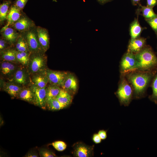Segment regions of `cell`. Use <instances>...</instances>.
<instances>
[{
    "instance_id": "obj_1",
    "label": "cell",
    "mask_w": 157,
    "mask_h": 157,
    "mask_svg": "<svg viewBox=\"0 0 157 157\" xmlns=\"http://www.w3.org/2000/svg\"><path fill=\"white\" fill-rule=\"evenodd\" d=\"M156 69L147 71L134 70L123 74L133 88V99H140L146 96L147 89L151 84Z\"/></svg>"
},
{
    "instance_id": "obj_2",
    "label": "cell",
    "mask_w": 157,
    "mask_h": 157,
    "mask_svg": "<svg viewBox=\"0 0 157 157\" xmlns=\"http://www.w3.org/2000/svg\"><path fill=\"white\" fill-rule=\"evenodd\" d=\"M135 55L137 65L135 70L150 71L157 68V56L150 46L146 45Z\"/></svg>"
},
{
    "instance_id": "obj_3",
    "label": "cell",
    "mask_w": 157,
    "mask_h": 157,
    "mask_svg": "<svg viewBox=\"0 0 157 157\" xmlns=\"http://www.w3.org/2000/svg\"><path fill=\"white\" fill-rule=\"evenodd\" d=\"M115 94L121 106H128L133 99V88L123 74L120 73L118 87Z\"/></svg>"
},
{
    "instance_id": "obj_4",
    "label": "cell",
    "mask_w": 157,
    "mask_h": 157,
    "mask_svg": "<svg viewBox=\"0 0 157 157\" xmlns=\"http://www.w3.org/2000/svg\"><path fill=\"white\" fill-rule=\"evenodd\" d=\"M47 56L44 52L31 53L27 67L30 76L44 72L48 68Z\"/></svg>"
},
{
    "instance_id": "obj_5",
    "label": "cell",
    "mask_w": 157,
    "mask_h": 157,
    "mask_svg": "<svg viewBox=\"0 0 157 157\" xmlns=\"http://www.w3.org/2000/svg\"><path fill=\"white\" fill-rule=\"evenodd\" d=\"M137 65V61L135 54L127 51L123 56L119 65L120 73L125 74L135 70Z\"/></svg>"
},
{
    "instance_id": "obj_6",
    "label": "cell",
    "mask_w": 157,
    "mask_h": 157,
    "mask_svg": "<svg viewBox=\"0 0 157 157\" xmlns=\"http://www.w3.org/2000/svg\"><path fill=\"white\" fill-rule=\"evenodd\" d=\"M20 65L19 63L1 60L0 78L5 81H10Z\"/></svg>"
},
{
    "instance_id": "obj_7",
    "label": "cell",
    "mask_w": 157,
    "mask_h": 157,
    "mask_svg": "<svg viewBox=\"0 0 157 157\" xmlns=\"http://www.w3.org/2000/svg\"><path fill=\"white\" fill-rule=\"evenodd\" d=\"M24 37L31 53L44 52L39 43L36 28H31L27 31Z\"/></svg>"
},
{
    "instance_id": "obj_8",
    "label": "cell",
    "mask_w": 157,
    "mask_h": 157,
    "mask_svg": "<svg viewBox=\"0 0 157 157\" xmlns=\"http://www.w3.org/2000/svg\"><path fill=\"white\" fill-rule=\"evenodd\" d=\"M10 81L23 86L30 85L31 84V76L27 67L20 65Z\"/></svg>"
},
{
    "instance_id": "obj_9",
    "label": "cell",
    "mask_w": 157,
    "mask_h": 157,
    "mask_svg": "<svg viewBox=\"0 0 157 157\" xmlns=\"http://www.w3.org/2000/svg\"><path fill=\"white\" fill-rule=\"evenodd\" d=\"M31 87L33 91L34 99L33 104L43 109L47 107L46 87L44 88H40L31 84Z\"/></svg>"
},
{
    "instance_id": "obj_10",
    "label": "cell",
    "mask_w": 157,
    "mask_h": 157,
    "mask_svg": "<svg viewBox=\"0 0 157 157\" xmlns=\"http://www.w3.org/2000/svg\"><path fill=\"white\" fill-rule=\"evenodd\" d=\"M61 87L71 95L74 94L78 88V80L75 75L67 72Z\"/></svg>"
},
{
    "instance_id": "obj_11",
    "label": "cell",
    "mask_w": 157,
    "mask_h": 157,
    "mask_svg": "<svg viewBox=\"0 0 157 157\" xmlns=\"http://www.w3.org/2000/svg\"><path fill=\"white\" fill-rule=\"evenodd\" d=\"M24 87L13 81H6L0 78L1 89L12 98H16Z\"/></svg>"
},
{
    "instance_id": "obj_12",
    "label": "cell",
    "mask_w": 157,
    "mask_h": 157,
    "mask_svg": "<svg viewBox=\"0 0 157 157\" xmlns=\"http://www.w3.org/2000/svg\"><path fill=\"white\" fill-rule=\"evenodd\" d=\"M66 72L53 70L48 68L45 70L49 83L58 85L60 87L64 80Z\"/></svg>"
},
{
    "instance_id": "obj_13",
    "label": "cell",
    "mask_w": 157,
    "mask_h": 157,
    "mask_svg": "<svg viewBox=\"0 0 157 157\" xmlns=\"http://www.w3.org/2000/svg\"><path fill=\"white\" fill-rule=\"evenodd\" d=\"M73 154L76 157H89L93 156L94 146L88 145L81 142H78L73 146Z\"/></svg>"
},
{
    "instance_id": "obj_14",
    "label": "cell",
    "mask_w": 157,
    "mask_h": 157,
    "mask_svg": "<svg viewBox=\"0 0 157 157\" xmlns=\"http://www.w3.org/2000/svg\"><path fill=\"white\" fill-rule=\"evenodd\" d=\"M36 29L39 43L43 51L45 53L49 46L48 31L46 29L39 26L36 27Z\"/></svg>"
},
{
    "instance_id": "obj_15",
    "label": "cell",
    "mask_w": 157,
    "mask_h": 157,
    "mask_svg": "<svg viewBox=\"0 0 157 157\" xmlns=\"http://www.w3.org/2000/svg\"><path fill=\"white\" fill-rule=\"evenodd\" d=\"M146 45V39L144 38L130 39L127 51L135 54L140 51Z\"/></svg>"
},
{
    "instance_id": "obj_16",
    "label": "cell",
    "mask_w": 157,
    "mask_h": 157,
    "mask_svg": "<svg viewBox=\"0 0 157 157\" xmlns=\"http://www.w3.org/2000/svg\"><path fill=\"white\" fill-rule=\"evenodd\" d=\"M20 11L14 4L11 7L7 17V24L1 29V32L9 26L13 25L21 17Z\"/></svg>"
},
{
    "instance_id": "obj_17",
    "label": "cell",
    "mask_w": 157,
    "mask_h": 157,
    "mask_svg": "<svg viewBox=\"0 0 157 157\" xmlns=\"http://www.w3.org/2000/svg\"><path fill=\"white\" fill-rule=\"evenodd\" d=\"M33 23L28 18L21 17L13 25V27L16 30L23 32H26L32 27Z\"/></svg>"
},
{
    "instance_id": "obj_18",
    "label": "cell",
    "mask_w": 157,
    "mask_h": 157,
    "mask_svg": "<svg viewBox=\"0 0 157 157\" xmlns=\"http://www.w3.org/2000/svg\"><path fill=\"white\" fill-rule=\"evenodd\" d=\"M2 38L10 45L15 44L19 36L15 28L9 27L1 32Z\"/></svg>"
},
{
    "instance_id": "obj_19",
    "label": "cell",
    "mask_w": 157,
    "mask_h": 157,
    "mask_svg": "<svg viewBox=\"0 0 157 157\" xmlns=\"http://www.w3.org/2000/svg\"><path fill=\"white\" fill-rule=\"evenodd\" d=\"M31 83L40 88L46 87L49 83L45 71L31 76Z\"/></svg>"
},
{
    "instance_id": "obj_20",
    "label": "cell",
    "mask_w": 157,
    "mask_h": 157,
    "mask_svg": "<svg viewBox=\"0 0 157 157\" xmlns=\"http://www.w3.org/2000/svg\"><path fill=\"white\" fill-rule=\"evenodd\" d=\"M16 98L33 104L34 95L30 85L24 86Z\"/></svg>"
},
{
    "instance_id": "obj_21",
    "label": "cell",
    "mask_w": 157,
    "mask_h": 157,
    "mask_svg": "<svg viewBox=\"0 0 157 157\" xmlns=\"http://www.w3.org/2000/svg\"><path fill=\"white\" fill-rule=\"evenodd\" d=\"M144 28L140 25L138 20V16L132 22L130 26V35L131 39H135L140 37V35Z\"/></svg>"
},
{
    "instance_id": "obj_22",
    "label": "cell",
    "mask_w": 157,
    "mask_h": 157,
    "mask_svg": "<svg viewBox=\"0 0 157 157\" xmlns=\"http://www.w3.org/2000/svg\"><path fill=\"white\" fill-rule=\"evenodd\" d=\"M0 53L1 60L19 63L17 60L15 49L9 48Z\"/></svg>"
},
{
    "instance_id": "obj_23",
    "label": "cell",
    "mask_w": 157,
    "mask_h": 157,
    "mask_svg": "<svg viewBox=\"0 0 157 157\" xmlns=\"http://www.w3.org/2000/svg\"><path fill=\"white\" fill-rule=\"evenodd\" d=\"M65 108L72 103L73 95L61 88L56 98Z\"/></svg>"
},
{
    "instance_id": "obj_24",
    "label": "cell",
    "mask_w": 157,
    "mask_h": 157,
    "mask_svg": "<svg viewBox=\"0 0 157 157\" xmlns=\"http://www.w3.org/2000/svg\"><path fill=\"white\" fill-rule=\"evenodd\" d=\"M61 89L60 87L56 85L49 84L47 85L46 88L47 101L56 98Z\"/></svg>"
},
{
    "instance_id": "obj_25",
    "label": "cell",
    "mask_w": 157,
    "mask_h": 157,
    "mask_svg": "<svg viewBox=\"0 0 157 157\" xmlns=\"http://www.w3.org/2000/svg\"><path fill=\"white\" fill-rule=\"evenodd\" d=\"M15 49L19 52H25L30 53L28 45L24 37L20 36L17 40L15 44Z\"/></svg>"
},
{
    "instance_id": "obj_26",
    "label": "cell",
    "mask_w": 157,
    "mask_h": 157,
    "mask_svg": "<svg viewBox=\"0 0 157 157\" xmlns=\"http://www.w3.org/2000/svg\"><path fill=\"white\" fill-rule=\"evenodd\" d=\"M15 53L17 60L18 63L20 65L27 67L29 61L31 53L25 52H19L16 50Z\"/></svg>"
},
{
    "instance_id": "obj_27",
    "label": "cell",
    "mask_w": 157,
    "mask_h": 157,
    "mask_svg": "<svg viewBox=\"0 0 157 157\" xmlns=\"http://www.w3.org/2000/svg\"><path fill=\"white\" fill-rule=\"evenodd\" d=\"M11 1H6L0 6V22L1 24L7 20V17L9 12L8 9Z\"/></svg>"
},
{
    "instance_id": "obj_28",
    "label": "cell",
    "mask_w": 157,
    "mask_h": 157,
    "mask_svg": "<svg viewBox=\"0 0 157 157\" xmlns=\"http://www.w3.org/2000/svg\"><path fill=\"white\" fill-rule=\"evenodd\" d=\"M150 85L152 88V93L149 97V99L152 102L157 104V68Z\"/></svg>"
},
{
    "instance_id": "obj_29",
    "label": "cell",
    "mask_w": 157,
    "mask_h": 157,
    "mask_svg": "<svg viewBox=\"0 0 157 157\" xmlns=\"http://www.w3.org/2000/svg\"><path fill=\"white\" fill-rule=\"evenodd\" d=\"M139 5L140 7V9L142 12V15L146 20L153 18L157 16V14L154 12L153 8L147 6H142L140 3Z\"/></svg>"
},
{
    "instance_id": "obj_30",
    "label": "cell",
    "mask_w": 157,
    "mask_h": 157,
    "mask_svg": "<svg viewBox=\"0 0 157 157\" xmlns=\"http://www.w3.org/2000/svg\"><path fill=\"white\" fill-rule=\"evenodd\" d=\"M47 108L51 111L60 110L65 108L56 98L50 99L47 102Z\"/></svg>"
},
{
    "instance_id": "obj_31",
    "label": "cell",
    "mask_w": 157,
    "mask_h": 157,
    "mask_svg": "<svg viewBox=\"0 0 157 157\" xmlns=\"http://www.w3.org/2000/svg\"><path fill=\"white\" fill-rule=\"evenodd\" d=\"M50 144L52 145L56 150L59 151H64L67 146L66 144L64 142L61 141H55Z\"/></svg>"
},
{
    "instance_id": "obj_32",
    "label": "cell",
    "mask_w": 157,
    "mask_h": 157,
    "mask_svg": "<svg viewBox=\"0 0 157 157\" xmlns=\"http://www.w3.org/2000/svg\"><path fill=\"white\" fill-rule=\"evenodd\" d=\"M39 155L41 157H55L57 156L53 151L48 149L42 148L39 150Z\"/></svg>"
},
{
    "instance_id": "obj_33",
    "label": "cell",
    "mask_w": 157,
    "mask_h": 157,
    "mask_svg": "<svg viewBox=\"0 0 157 157\" xmlns=\"http://www.w3.org/2000/svg\"><path fill=\"white\" fill-rule=\"evenodd\" d=\"M146 21L155 33L157 35V16Z\"/></svg>"
},
{
    "instance_id": "obj_34",
    "label": "cell",
    "mask_w": 157,
    "mask_h": 157,
    "mask_svg": "<svg viewBox=\"0 0 157 157\" xmlns=\"http://www.w3.org/2000/svg\"><path fill=\"white\" fill-rule=\"evenodd\" d=\"M28 0H16L14 5L21 10L25 7Z\"/></svg>"
},
{
    "instance_id": "obj_35",
    "label": "cell",
    "mask_w": 157,
    "mask_h": 157,
    "mask_svg": "<svg viewBox=\"0 0 157 157\" xmlns=\"http://www.w3.org/2000/svg\"><path fill=\"white\" fill-rule=\"evenodd\" d=\"M8 42L3 38L0 39V52L10 48Z\"/></svg>"
},
{
    "instance_id": "obj_36",
    "label": "cell",
    "mask_w": 157,
    "mask_h": 157,
    "mask_svg": "<svg viewBox=\"0 0 157 157\" xmlns=\"http://www.w3.org/2000/svg\"><path fill=\"white\" fill-rule=\"evenodd\" d=\"M98 134L102 140H104L107 138V132L106 130H100L98 131Z\"/></svg>"
},
{
    "instance_id": "obj_37",
    "label": "cell",
    "mask_w": 157,
    "mask_h": 157,
    "mask_svg": "<svg viewBox=\"0 0 157 157\" xmlns=\"http://www.w3.org/2000/svg\"><path fill=\"white\" fill-rule=\"evenodd\" d=\"M92 139L93 142L96 144L100 143L102 140L98 133L94 134Z\"/></svg>"
},
{
    "instance_id": "obj_38",
    "label": "cell",
    "mask_w": 157,
    "mask_h": 157,
    "mask_svg": "<svg viewBox=\"0 0 157 157\" xmlns=\"http://www.w3.org/2000/svg\"><path fill=\"white\" fill-rule=\"evenodd\" d=\"M157 5V0H147V6L153 8Z\"/></svg>"
},
{
    "instance_id": "obj_39",
    "label": "cell",
    "mask_w": 157,
    "mask_h": 157,
    "mask_svg": "<svg viewBox=\"0 0 157 157\" xmlns=\"http://www.w3.org/2000/svg\"><path fill=\"white\" fill-rule=\"evenodd\" d=\"M38 155L37 153L35 151H29L25 155L26 157H38Z\"/></svg>"
},
{
    "instance_id": "obj_40",
    "label": "cell",
    "mask_w": 157,
    "mask_h": 157,
    "mask_svg": "<svg viewBox=\"0 0 157 157\" xmlns=\"http://www.w3.org/2000/svg\"><path fill=\"white\" fill-rule=\"evenodd\" d=\"M97 0L99 3L101 4H104L110 1H111L112 0Z\"/></svg>"
},
{
    "instance_id": "obj_41",
    "label": "cell",
    "mask_w": 157,
    "mask_h": 157,
    "mask_svg": "<svg viewBox=\"0 0 157 157\" xmlns=\"http://www.w3.org/2000/svg\"><path fill=\"white\" fill-rule=\"evenodd\" d=\"M141 0H131L132 4L135 6L137 4H139V3Z\"/></svg>"
}]
</instances>
